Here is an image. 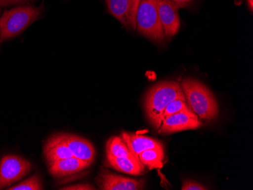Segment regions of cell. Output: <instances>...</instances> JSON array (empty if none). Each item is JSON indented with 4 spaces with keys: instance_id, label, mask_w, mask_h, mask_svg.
<instances>
[{
    "instance_id": "1",
    "label": "cell",
    "mask_w": 253,
    "mask_h": 190,
    "mask_svg": "<svg viewBox=\"0 0 253 190\" xmlns=\"http://www.w3.org/2000/svg\"><path fill=\"white\" fill-rule=\"evenodd\" d=\"M182 90L190 110L200 120H214L218 115V105L209 88L196 79L187 78L182 81Z\"/></svg>"
},
{
    "instance_id": "2",
    "label": "cell",
    "mask_w": 253,
    "mask_h": 190,
    "mask_svg": "<svg viewBox=\"0 0 253 190\" xmlns=\"http://www.w3.org/2000/svg\"><path fill=\"white\" fill-rule=\"evenodd\" d=\"M180 97H184V95L181 86L177 82H161L149 89L145 99V109L150 123L156 127L166 106Z\"/></svg>"
},
{
    "instance_id": "3",
    "label": "cell",
    "mask_w": 253,
    "mask_h": 190,
    "mask_svg": "<svg viewBox=\"0 0 253 190\" xmlns=\"http://www.w3.org/2000/svg\"><path fill=\"white\" fill-rule=\"evenodd\" d=\"M41 14V8L20 6L5 11L0 18V42L15 38Z\"/></svg>"
},
{
    "instance_id": "4",
    "label": "cell",
    "mask_w": 253,
    "mask_h": 190,
    "mask_svg": "<svg viewBox=\"0 0 253 190\" xmlns=\"http://www.w3.org/2000/svg\"><path fill=\"white\" fill-rule=\"evenodd\" d=\"M136 29L151 40H164L166 37L158 13L157 0H140L136 12Z\"/></svg>"
},
{
    "instance_id": "5",
    "label": "cell",
    "mask_w": 253,
    "mask_h": 190,
    "mask_svg": "<svg viewBox=\"0 0 253 190\" xmlns=\"http://www.w3.org/2000/svg\"><path fill=\"white\" fill-rule=\"evenodd\" d=\"M31 169V163L21 156H3L0 161V190L7 188L26 177Z\"/></svg>"
},
{
    "instance_id": "6",
    "label": "cell",
    "mask_w": 253,
    "mask_h": 190,
    "mask_svg": "<svg viewBox=\"0 0 253 190\" xmlns=\"http://www.w3.org/2000/svg\"><path fill=\"white\" fill-rule=\"evenodd\" d=\"M201 126L202 122L198 116L190 109H187L165 119L159 127V133L169 134L184 130H196Z\"/></svg>"
},
{
    "instance_id": "7",
    "label": "cell",
    "mask_w": 253,
    "mask_h": 190,
    "mask_svg": "<svg viewBox=\"0 0 253 190\" xmlns=\"http://www.w3.org/2000/svg\"><path fill=\"white\" fill-rule=\"evenodd\" d=\"M138 0H106L109 12L121 23L132 30H136V15L140 5Z\"/></svg>"
},
{
    "instance_id": "8",
    "label": "cell",
    "mask_w": 253,
    "mask_h": 190,
    "mask_svg": "<svg viewBox=\"0 0 253 190\" xmlns=\"http://www.w3.org/2000/svg\"><path fill=\"white\" fill-rule=\"evenodd\" d=\"M158 13L166 38L177 35L180 26L178 7L170 0H157Z\"/></svg>"
},
{
    "instance_id": "9",
    "label": "cell",
    "mask_w": 253,
    "mask_h": 190,
    "mask_svg": "<svg viewBox=\"0 0 253 190\" xmlns=\"http://www.w3.org/2000/svg\"><path fill=\"white\" fill-rule=\"evenodd\" d=\"M96 182L102 190H140L145 187L143 181L116 175L106 170L101 171Z\"/></svg>"
},
{
    "instance_id": "10",
    "label": "cell",
    "mask_w": 253,
    "mask_h": 190,
    "mask_svg": "<svg viewBox=\"0 0 253 190\" xmlns=\"http://www.w3.org/2000/svg\"><path fill=\"white\" fill-rule=\"evenodd\" d=\"M65 140L72 155L92 164L96 157V150L90 142L74 134H65Z\"/></svg>"
},
{
    "instance_id": "11",
    "label": "cell",
    "mask_w": 253,
    "mask_h": 190,
    "mask_svg": "<svg viewBox=\"0 0 253 190\" xmlns=\"http://www.w3.org/2000/svg\"><path fill=\"white\" fill-rule=\"evenodd\" d=\"M43 153L48 164L73 156L68 148L65 134H59L51 137L45 143Z\"/></svg>"
},
{
    "instance_id": "12",
    "label": "cell",
    "mask_w": 253,
    "mask_h": 190,
    "mask_svg": "<svg viewBox=\"0 0 253 190\" xmlns=\"http://www.w3.org/2000/svg\"><path fill=\"white\" fill-rule=\"evenodd\" d=\"M89 166V163L79 159L75 156H72L70 158L49 164V171L54 177H63L79 173Z\"/></svg>"
},
{
    "instance_id": "13",
    "label": "cell",
    "mask_w": 253,
    "mask_h": 190,
    "mask_svg": "<svg viewBox=\"0 0 253 190\" xmlns=\"http://www.w3.org/2000/svg\"><path fill=\"white\" fill-rule=\"evenodd\" d=\"M121 137L127 145L129 150L136 157H138V154L143 152L145 150L163 147V144L158 140L151 137L140 135L138 133L124 132L122 133Z\"/></svg>"
},
{
    "instance_id": "14",
    "label": "cell",
    "mask_w": 253,
    "mask_h": 190,
    "mask_svg": "<svg viewBox=\"0 0 253 190\" xmlns=\"http://www.w3.org/2000/svg\"><path fill=\"white\" fill-rule=\"evenodd\" d=\"M108 165L120 172L130 175H142L144 174V166L138 157H113L107 155Z\"/></svg>"
},
{
    "instance_id": "15",
    "label": "cell",
    "mask_w": 253,
    "mask_h": 190,
    "mask_svg": "<svg viewBox=\"0 0 253 190\" xmlns=\"http://www.w3.org/2000/svg\"><path fill=\"white\" fill-rule=\"evenodd\" d=\"M140 162L149 170L159 169L163 167L165 159V152L163 147L145 150L138 154Z\"/></svg>"
},
{
    "instance_id": "16",
    "label": "cell",
    "mask_w": 253,
    "mask_h": 190,
    "mask_svg": "<svg viewBox=\"0 0 253 190\" xmlns=\"http://www.w3.org/2000/svg\"><path fill=\"white\" fill-rule=\"evenodd\" d=\"M106 155L113 157H136L129 150L127 145L122 137H113L106 144Z\"/></svg>"
},
{
    "instance_id": "17",
    "label": "cell",
    "mask_w": 253,
    "mask_h": 190,
    "mask_svg": "<svg viewBox=\"0 0 253 190\" xmlns=\"http://www.w3.org/2000/svg\"><path fill=\"white\" fill-rule=\"evenodd\" d=\"M187 109H190V108L187 105L185 97L177 98V99L170 102L163 111V114H161L160 117H159L157 124H156V128H159L162 123L164 121L165 119L167 118L169 116Z\"/></svg>"
},
{
    "instance_id": "18",
    "label": "cell",
    "mask_w": 253,
    "mask_h": 190,
    "mask_svg": "<svg viewBox=\"0 0 253 190\" xmlns=\"http://www.w3.org/2000/svg\"><path fill=\"white\" fill-rule=\"evenodd\" d=\"M9 190H42V181L38 174H34L32 177L26 179L17 185L12 186L7 189Z\"/></svg>"
},
{
    "instance_id": "19",
    "label": "cell",
    "mask_w": 253,
    "mask_h": 190,
    "mask_svg": "<svg viewBox=\"0 0 253 190\" xmlns=\"http://www.w3.org/2000/svg\"><path fill=\"white\" fill-rule=\"evenodd\" d=\"M182 190H206L208 189L205 187L198 182L193 181H183V185L181 187Z\"/></svg>"
},
{
    "instance_id": "20",
    "label": "cell",
    "mask_w": 253,
    "mask_h": 190,
    "mask_svg": "<svg viewBox=\"0 0 253 190\" xmlns=\"http://www.w3.org/2000/svg\"><path fill=\"white\" fill-rule=\"evenodd\" d=\"M62 190H96L93 186L88 184H76V185L69 186L60 189Z\"/></svg>"
},
{
    "instance_id": "21",
    "label": "cell",
    "mask_w": 253,
    "mask_h": 190,
    "mask_svg": "<svg viewBox=\"0 0 253 190\" xmlns=\"http://www.w3.org/2000/svg\"><path fill=\"white\" fill-rule=\"evenodd\" d=\"M170 1L174 2V3L180 8H185L193 0H170Z\"/></svg>"
},
{
    "instance_id": "22",
    "label": "cell",
    "mask_w": 253,
    "mask_h": 190,
    "mask_svg": "<svg viewBox=\"0 0 253 190\" xmlns=\"http://www.w3.org/2000/svg\"><path fill=\"white\" fill-rule=\"evenodd\" d=\"M25 0H0V5H7L17 2H24Z\"/></svg>"
},
{
    "instance_id": "23",
    "label": "cell",
    "mask_w": 253,
    "mask_h": 190,
    "mask_svg": "<svg viewBox=\"0 0 253 190\" xmlns=\"http://www.w3.org/2000/svg\"><path fill=\"white\" fill-rule=\"evenodd\" d=\"M247 3H248L249 8L251 10V12H253V0H247Z\"/></svg>"
},
{
    "instance_id": "24",
    "label": "cell",
    "mask_w": 253,
    "mask_h": 190,
    "mask_svg": "<svg viewBox=\"0 0 253 190\" xmlns=\"http://www.w3.org/2000/svg\"><path fill=\"white\" fill-rule=\"evenodd\" d=\"M138 1H139V2H140V0H138Z\"/></svg>"
},
{
    "instance_id": "25",
    "label": "cell",
    "mask_w": 253,
    "mask_h": 190,
    "mask_svg": "<svg viewBox=\"0 0 253 190\" xmlns=\"http://www.w3.org/2000/svg\"><path fill=\"white\" fill-rule=\"evenodd\" d=\"M0 11H1V9H0Z\"/></svg>"
}]
</instances>
